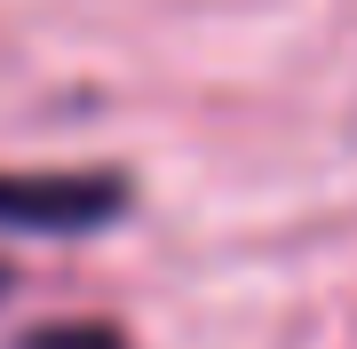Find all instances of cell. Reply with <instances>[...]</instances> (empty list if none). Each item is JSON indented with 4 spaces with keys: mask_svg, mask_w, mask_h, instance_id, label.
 I'll return each mask as SVG.
<instances>
[{
    "mask_svg": "<svg viewBox=\"0 0 357 349\" xmlns=\"http://www.w3.org/2000/svg\"><path fill=\"white\" fill-rule=\"evenodd\" d=\"M8 286H16V270H8V262H0V302H8Z\"/></svg>",
    "mask_w": 357,
    "mask_h": 349,
    "instance_id": "cell-3",
    "label": "cell"
},
{
    "mask_svg": "<svg viewBox=\"0 0 357 349\" xmlns=\"http://www.w3.org/2000/svg\"><path fill=\"white\" fill-rule=\"evenodd\" d=\"M16 349H135V341L119 334L112 318H48V325H32Z\"/></svg>",
    "mask_w": 357,
    "mask_h": 349,
    "instance_id": "cell-2",
    "label": "cell"
},
{
    "mask_svg": "<svg viewBox=\"0 0 357 349\" xmlns=\"http://www.w3.org/2000/svg\"><path fill=\"white\" fill-rule=\"evenodd\" d=\"M128 207H135V183L119 167H48V175L0 167V231H24V238H88V231H112Z\"/></svg>",
    "mask_w": 357,
    "mask_h": 349,
    "instance_id": "cell-1",
    "label": "cell"
}]
</instances>
